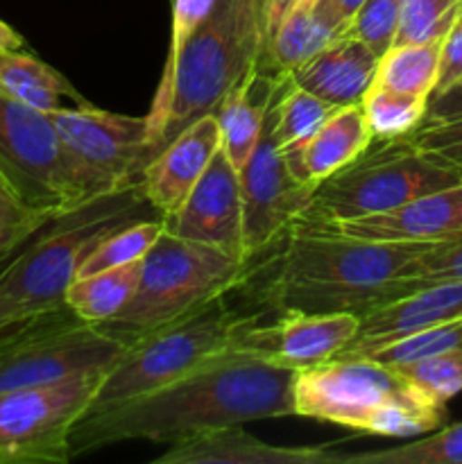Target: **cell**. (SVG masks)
Listing matches in <instances>:
<instances>
[{
  "instance_id": "cell-1",
  "label": "cell",
  "mask_w": 462,
  "mask_h": 464,
  "mask_svg": "<svg viewBox=\"0 0 462 464\" xmlns=\"http://www.w3.org/2000/svg\"><path fill=\"white\" fill-rule=\"evenodd\" d=\"M294 372L226 349L152 392L86 412L72 429V456L127 440L175 444L217 426L290 417Z\"/></svg>"
},
{
  "instance_id": "cell-2",
  "label": "cell",
  "mask_w": 462,
  "mask_h": 464,
  "mask_svg": "<svg viewBox=\"0 0 462 464\" xmlns=\"http://www.w3.org/2000/svg\"><path fill=\"white\" fill-rule=\"evenodd\" d=\"M435 243L365 240L308 222H293L270 256L249 263L245 284L276 313H356L403 297L417 288V258ZM243 284V285H245ZM240 285V288H243Z\"/></svg>"
},
{
  "instance_id": "cell-3",
  "label": "cell",
  "mask_w": 462,
  "mask_h": 464,
  "mask_svg": "<svg viewBox=\"0 0 462 464\" xmlns=\"http://www.w3.org/2000/svg\"><path fill=\"white\" fill-rule=\"evenodd\" d=\"M148 218L159 213L140 181L104 190L54 216L0 270V329L66 306V290L86 256L113 231Z\"/></svg>"
},
{
  "instance_id": "cell-4",
  "label": "cell",
  "mask_w": 462,
  "mask_h": 464,
  "mask_svg": "<svg viewBox=\"0 0 462 464\" xmlns=\"http://www.w3.org/2000/svg\"><path fill=\"white\" fill-rule=\"evenodd\" d=\"M294 415L362 435L415 438L439 429L447 406L388 362L335 356L294 372Z\"/></svg>"
},
{
  "instance_id": "cell-5",
  "label": "cell",
  "mask_w": 462,
  "mask_h": 464,
  "mask_svg": "<svg viewBox=\"0 0 462 464\" xmlns=\"http://www.w3.org/2000/svg\"><path fill=\"white\" fill-rule=\"evenodd\" d=\"M249 263L163 229L145 254L130 304L102 329L131 344L140 335L240 288L249 275Z\"/></svg>"
},
{
  "instance_id": "cell-6",
  "label": "cell",
  "mask_w": 462,
  "mask_h": 464,
  "mask_svg": "<svg viewBox=\"0 0 462 464\" xmlns=\"http://www.w3.org/2000/svg\"><path fill=\"white\" fill-rule=\"evenodd\" d=\"M263 53V0H216L177 63L170 111L159 150L186 125L216 113L222 98L249 71L261 66Z\"/></svg>"
},
{
  "instance_id": "cell-7",
  "label": "cell",
  "mask_w": 462,
  "mask_h": 464,
  "mask_svg": "<svg viewBox=\"0 0 462 464\" xmlns=\"http://www.w3.org/2000/svg\"><path fill=\"white\" fill-rule=\"evenodd\" d=\"M462 184V172L408 139L371 140L351 163L322 181L299 220L329 225L388 213L421 195Z\"/></svg>"
},
{
  "instance_id": "cell-8",
  "label": "cell",
  "mask_w": 462,
  "mask_h": 464,
  "mask_svg": "<svg viewBox=\"0 0 462 464\" xmlns=\"http://www.w3.org/2000/svg\"><path fill=\"white\" fill-rule=\"evenodd\" d=\"M0 186L23 202L63 213L111 190L63 145L50 113L0 91Z\"/></svg>"
},
{
  "instance_id": "cell-9",
  "label": "cell",
  "mask_w": 462,
  "mask_h": 464,
  "mask_svg": "<svg viewBox=\"0 0 462 464\" xmlns=\"http://www.w3.org/2000/svg\"><path fill=\"white\" fill-rule=\"evenodd\" d=\"M247 317L229 306L226 295H222L197 311L140 335L104 374L86 412L152 392L188 374L208 358L226 352L234 334Z\"/></svg>"
},
{
  "instance_id": "cell-10",
  "label": "cell",
  "mask_w": 462,
  "mask_h": 464,
  "mask_svg": "<svg viewBox=\"0 0 462 464\" xmlns=\"http://www.w3.org/2000/svg\"><path fill=\"white\" fill-rule=\"evenodd\" d=\"M127 347L68 306L39 313L0 334V392L54 383L77 372H109Z\"/></svg>"
},
{
  "instance_id": "cell-11",
  "label": "cell",
  "mask_w": 462,
  "mask_h": 464,
  "mask_svg": "<svg viewBox=\"0 0 462 464\" xmlns=\"http://www.w3.org/2000/svg\"><path fill=\"white\" fill-rule=\"evenodd\" d=\"M107 372L0 392V464H66L71 435L93 403Z\"/></svg>"
},
{
  "instance_id": "cell-12",
  "label": "cell",
  "mask_w": 462,
  "mask_h": 464,
  "mask_svg": "<svg viewBox=\"0 0 462 464\" xmlns=\"http://www.w3.org/2000/svg\"><path fill=\"white\" fill-rule=\"evenodd\" d=\"M50 121L72 157L109 188L140 181L154 157L145 116H125L86 102L54 109Z\"/></svg>"
},
{
  "instance_id": "cell-13",
  "label": "cell",
  "mask_w": 462,
  "mask_h": 464,
  "mask_svg": "<svg viewBox=\"0 0 462 464\" xmlns=\"http://www.w3.org/2000/svg\"><path fill=\"white\" fill-rule=\"evenodd\" d=\"M238 175L243 195V243L245 254L252 261L306 213L315 188L290 170L272 131L270 113L265 116L256 150Z\"/></svg>"
},
{
  "instance_id": "cell-14",
  "label": "cell",
  "mask_w": 462,
  "mask_h": 464,
  "mask_svg": "<svg viewBox=\"0 0 462 464\" xmlns=\"http://www.w3.org/2000/svg\"><path fill=\"white\" fill-rule=\"evenodd\" d=\"M358 331L361 315L356 313L285 311L270 324L249 315L231 338L229 349L272 365L303 370L338 356L358 338Z\"/></svg>"
},
{
  "instance_id": "cell-15",
  "label": "cell",
  "mask_w": 462,
  "mask_h": 464,
  "mask_svg": "<svg viewBox=\"0 0 462 464\" xmlns=\"http://www.w3.org/2000/svg\"><path fill=\"white\" fill-rule=\"evenodd\" d=\"M170 234L211 245L236 258L249 261L243 243V195L240 175L220 152L179 208L163 220Z\"/></svg>"
},
{
  "instance_id": "cell-16",
  "label": "cell",
  "mask_w": 462,
  "mask_h": 464,
  "mask_svg": "<svg viewBox=\"0 0 462 464\" xmlns=\"http://www.w3.org/2000/svg\"><path fill=\"white\" fill-rule=\"evenodd\" d=\"M217 152L220 125L216 113H207L186 125L159 150L157 157L149 159L140 184L145 198L161 220L170 218L184 204Z\"/></svg>"
},
{
  "instance_id": "cell-17",
  "label": "cell",
  "mask_w": 462,
  "mask_h": 464,
  "mask_svg": "<svg viewBox=\"0 0 462 464\" xmlns=\"http://www.w3.org/2000/svg\"><path fill=\"white\" fill-rule=\"evenodd\" d=\"M308 225H315V222H308ZM320 227L365 240L447 243L462 236V184L421 195L394 211L329 222Z\"/></svg>"
},
{
  "instance_id": "cell-18",
  "label": "cell",
  "mask_w": 462,
  "mask_h": 464,
  "mask_svg": "<svg viewBox=\"0 0 462 464\" xmlns=\"http://www.w3.org/2000/svg\"><path fill=\"white\" fill-rule=\"evenodd\" d=\"M154 464H344V453L322 447H276L245 430L243 424H226L168 444Z\"/></svg>"
},
{
  "instance_id": "cell-19",
  "label": "cell",
  "mask_w": 462,
  "mask_h": 464,
  "mask_svg": "<svg viewBox=\"0 0 462 464\" xmlns=\"http://www.w3.org/2000/svg\"><path fill=\"white\" fill-rule=\"evenodd\" d=\"M379 54L353 36L338 34L320 53L288 72L294 84L333 107L361 104L376 80Z\"/></svg>"
},
{
  "instance_id": "cell-20",
  "label": "cell",
  "mask_w": 462,
  "mask_h": 464,
  "mask_svg": "<svg viewBox=\"0 0 462 464\" xmlns=\"http://www.w3.org/2000/svg\"><path fill=\"white\" fill-rule=\"evenodd\" d=\"M371 140L374 139L362 104H347V107H335V111L306 140L281 152L297 179L311 188H317L333 172L365 152Z\"/></svg>"
},
{
  "instance_id": "cell-21",
  "label": "cell",
  "mask_w": 462,
  "mask_h": 464,
  "mask_svg": "<svg viewBox=\"0 0 462 464\" xmlns=\"http://www.w3.org/2000/svg\"><path fill=\"white\" fill-rule=\"evenodd\" d=\"M456 320H462V281H435L361 315V331L351 344L383 343Z\"/></svg>"
},
{
  "instance_id": "cell-22",
  "label": "cell",
  "mask_w": 462,
  "mask_h": 464,
  "mask_svg": "<svg viewBox=\"0 0 462 464\" xmlns=\"http://www.w3.org/2000/svg\"><path fill=\"white\" fill-rule=\"evenodd\" d=\"M285 72H270L256 66L249 71L217 104L220 150L236 170H243L261 140L267 109L279 91Z\"/></svg>"
},
{
  "instance_id": "cell-23",
  "label": "cell",
  "mask_w": 462,
  "mask_h": 464,
  "mask_svg": "<svg viewBox=\"0 0 462 464\" xmlns=\"http://www.w3.org/2000/svg\"><path fill=\"white\" fill-rule=\"evenodd\" d=\"M0 91L32 109L50 113L63 107V100L86 104L80 91L57 68L41 62L30 50L0 54Z\"/></svg>"
},
{
  "instance_id": "cell-24",
  "label": "cell",
  "mask_w": 462,
  "mask_h": 464,
  "mask_svg": "<svg viewBox=\"0 0 462 464\" xmlns=\"http://www.w3.org/2000/svg\"><path fill=\"white\" fill-rule=\"evenodd\" d=\"M335 36L338 32L317 12L315 0H297L267 39L261 68L270 72H290L320 53Z\"/></svg>"
},
{
  "instance_id": "cell-25",
  "label": "cell",
  "mask_w": 462,
  "mask_h": 464,
  "mask_svg": "<svg viewBox=\"0 0 462 464\" xmlns=\"http://www.w3.org/2000/svg\"><path fill=\"white\" fill-rule=\"evenodd\" d=\"M143 261L77 276L66 290V306L84 322L102 326L130 304Z\"/></svg>"
},
{
  "instance_id": "cell-26",
  "label": "cell",
  "mask_w": 462,
  "mask_h": 464,
  "mask_svg": "<svg viewBox=\"0 0 462 464\" xmlns=\"http://www.w3.org/2000/svg\"><path fill=\"white\" fill-rule=\"evenodd\" d=\"M216 0H172V27H170V45H168L166 66H163L161 80L157 84V93H154L149 111L145 113L148 118V136L149 145L154 150V157L161 145L163 127H166L168 111H170L172 100V84H175V71L179 63L181 53H184L186 44L190 36L195 34L204 18L211 12Z\"/></svg>"
},
{
  "instance_id": "cell-27",
  "label": "cell",
  "mask_w": 462,
  "mask_h": 464,
  "mask_svg": "<svg viewBox=\"0 0 462 464\" xmlns=\"http://www.w3.org/2000/svg\"><path fill=\"white\" fill-rule=\"evenodd\" d=\"M439 48H442V39L421 41V44H394L388 53L380 54L374 84L430 98L438 84Z\"/></svg>"
},
{
  "instance_id": "cell-28",
  "label": "cell",
  "mask_w": 462,
  "mask_h": 464,
  "mask_svg": "<svg viewBox=\"0 0 462 464\" xmlns=\"http://www.w3.org/2000/svg\"><path fill=\"white\" fill-rule=\"evenodd\" d=\"M333 111V104L294 84L293 77L285 72L267 113L276 143L285 150L306 140Z\"/></svg>"
},
{
  "instance_id": "cell-29",
  "label": "cell",
  "mask_w": 462,
  "mask_h": 464,
  "mask_svg": "<svg viewBox=\"0 0 462 464\" xmlns=\"http://www.w3.org/2000/svg\"><path fill=\"white\" fill-rule=\"evenodd\" d=\"M361 104L374 140L406 139L426 121L428 111L426 95L403 93L380 84H371Z\"/></svg>"
},
{
  "instance_id": "cell-30",
  "label": "cell",
  "mask_w": 462,
  "mask_h": 464,
  "mask_svg": "<svg viewBox=\"0 0 462 464\" xmlns=\"http://www.w3.org/2000/svg\"><path fill=\"white\" fill-rule=\"evenodd\" d=\"M462 347V320L447 322V324L430 326V329L415 331L394 340L371 344H349L338 356H367L388 365H406V362L421 361L448 349Z\"/></svg>"
},
{
  "instance_id": "cell-31",
  "label": "cell",
  "mask_w": 462,
  "mask_h": 464,
  "mask_svg": "<svg viewBox=\"0 0 462 464\" xmlns=\"http://www.w3.org/2000/svg\"><path fill=\"white\" fill-rule=\"evenodd\" d=\"M344 464H462V421L401 447L344 453Z\"/></svg>"
},
{
  "instance_id": "cell-32",
  "label": "cell",
  "mask_w": 462,
  "mask_h": 464,
  "mask_svg": "<svg viewBox=\"0 0 462 464\" xmlns=\"http://www.w3.org/2000/svg\"><path fill=\"white\" fill-rule=\"evenodd\" d=\"M163 220L161 218H148V220H139L134 225H127L122 229L113 231L111 236L102 240L93 252L86 256L82 263L80 275L86 276L93 272L109 270V267H120L130 266V263L143 261L145 254L152 249L157 243L159 236L163 234Z\"/></svg>"
},
{
  "instance_id": "cell-33",
  "label": "cell",
  "mask_w": 462,
  "mask_h": 464,
  "mask_svg": "<svg viewBox=\"0 0 462 464\" xmlns=\"http://www.w3.org/2000/svg\"><path fill=\"white\" fill-rule=\"evenodd\" d=\"M394 367L426 397L442 406L462 392V347Z\"/></svg>"
},
{
  "instance_id": "cell-34",
  "label": "cell",
  "mask_w": 462,
  "mask_h": 464,
  "mask_svg": "<svg viewBox=\"0 0 462 464\" xmlns=\"http://www.w3.org/2000/svg\"><path fill=\"white\" fill-rule=\"evenodd\" d=\"M59 213L36 208L0 186V266L25 247Z\"/></svg>"
},
{
  "instance_id": "cell-35",
  "label": "cell",
  "mask_w": 462,
  "mask_h": 464,
  "mask_svg": "<svg viewBox=\"0 0 462 464\" xmlns=\"http://www.w3.org/2000/svg\"><path fill=\"white\" fill-rule=\"evenodd\" d=\"M460 12L462 0H403L394 44H421V41L442 39Z\"/></svg>"
},
{
  "instance_id": "cell-36",
  "label": "cell",
  "mask_w": 462,
  "mask_h": 464,
  "mask_svg": "<svg viewBox=\"0 0 462 464\" xmlns=\"http://www.w3.org/2000/svg\"><path fill=\"white\" fill-rule=\"evenodd\" d=\"M401 7L403 0H365L340 34L361 39L380 57L397 39Z\"/></svg>"
},
{
  "instance_id": "cell-37",
  "label": "cell",
  "mask_w": 462,
  "mask_h": 464,
  "mask_svg": "<svg viewBox=\"0 0 462 464\" xmlns=\"http://www.w3.org/2000/svg\"><path fill=\"white\" fill-rule=\"evenodd\" d=\"M406 139L421 152L433 154L462 172V116L424 121Z\"/></svg>"
},
{
  "instance_id": "cell-38",
  "label": "cell",
  "mask_w": 462,
  "mask_h": 464,
  "mask_svg": "<svg viewBox=\"0 0 462 464\" xmlns=\"http://www.w3.org/2000/svg\"><path fill=\"white\" fill-rule=\"evenodd\" d=\"M417 285L435 281H462V236L447 243H435L417 258L412 279Z\"/></svg>"
},
{
  "instance_id": "cell-39",
  "label": "cell",
  "mask_w": 462,
  "mask_h": 464,
  "mask_svg": "<svg viewBox=\"0 0 462 464\" xmlns=\"http://www.w3.org/2000/svg\"><path fill=\"white\" fill-rule=\"evenodd\" d=\"M462 80V12L457 14L456 21L442 36V48H439V71L438 84L430 95L444 93L453 84Z\"/></svg>"
},
{
  "instance_id": "cell-40",
  "label": "cell",
  "mask_w": 462,
  "mask_h": 464,
  "mask_svg": "<svg viewBox=\"0 0 462 464\" xmlns=\"http://www.w3.org/2000/svg\"><path fill=\"white\" fill-rule=\"evenodd\" d=\"M462 116V80L447 89L444 93L430 95L426 121H442V118Z\"/></svg>"
},
{
  "instance_id": "cell-41",
  "label": "cell",
  "mask_w": 462,
  "mask_h": 464,
  "mask_svg": "<svg viewBox=\"0 0 462 464\" xmlns=\"http://www.w3.org/2000/svg\"><path fill=\"white\" fill-rule=\"evenodd\" d=\"M362 3H365V0H315L317 12L326 18V23H329L338 34L347 27V23L356 16V12L361 9Z\"/></svg>"
},
{
  "instance_id": "cell-42",
  "label": "cell",
  "mask_w": 462,
  "mask_h": 464,
  "mask_svg": "<svg viewBox=\"0 0 462 464\" xmlns=\"http://www.w3.org/2000/svg\"><path fill=\"white\" fill-rule=\"evenodd\" d=\"M297 0H263V18H265V44L281 23V18L294 7Z\"/></svg>"
},
{
  "instance_id": "cell-43",
  "label": "cell",
  "mask_w": 462,
  "mask_h": 464,
  "mask_svg": "<svg viewBox=\"0 0 462 464\" xmlns=\"http://www.w3.org/2000/svg\"><path fill=\"white\" fill-rule=\"evenodd\" d=\"M21 50H27V41L0 18V54L21 53Z\"/></svg>"
},
{
  "instance_id": "cell-44",
  "label": "cell",
  "mask_w": 462,
  "mask_h": 464,
  "mask_svg": "<svg viewBox=\"0 0 462 464\" xmlns=\"http://www.w3.org/2000/svg\"><path fill=\"white\" fill-rule=\"evenodd\" d=\"M0 334H3V329H0Z\"/></svg>"
}]
</instances>
